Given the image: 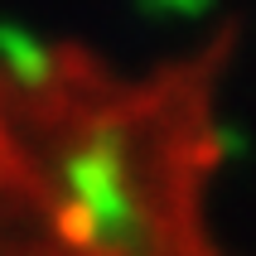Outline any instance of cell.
Segmentation results:
<instances>
[{"label": "cell", "mask_w": 256, "mask_h": 256, "mask_svg": "<svg viewBox=\"0 0 256 256\" xmlns=\"http://www.w3.org/2000/svg\"><path fill=\"white\" fill-rule=\"evenodd\" d=\"M0 68L10 72L20 87H48L54 78V54H48V44L39 34H29L24 24H14V20H0Z\"/></svg>", "instance_id": "7a4b0ae2"}, {"label": "cell", "mask_w": 256, "mask_h": 256, "mask_svg": "<svg viewBox=\"0 0 256 256\" xmlns=\"http://www.w3.org/2000/svg\"><path fill=\"white\" fill-rule=\"evenodd\" d=\"M58 218L87 256H160V232L130 179V130L102 116L58 160Z\"/></svg>", "instance_id": "6da1fadb"}, {"label": "cell", "mask_w": 256, "mask_h": 256, "mask_svg": "<svg viewBox=\"0 0 256 256\" xmlns=\"http://www.w3.org/2000/svg\"><path fill=\"white\" fill-rule=\"evenodd\" d=\"M218 0H136L145 20H203Z\"/></svg>", "instance_id": "3957f363"}, {"label": "cell", "mask_w": 256, "mask_h": 256, "mask_svg": "<svg viewBox=\"0 0 256 256\" xmlns=\"http://www.w3.org/2000/svg\"><path fill=\"white\" fill-rule=\"evenodd\" d=\"M213 145L222 150V155H232V160H246L252 136H246V126H237V121H218L213 126Z\"/></svg>", "instance_id": "277c9868"}]
</instances>
